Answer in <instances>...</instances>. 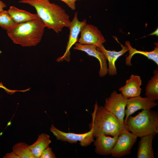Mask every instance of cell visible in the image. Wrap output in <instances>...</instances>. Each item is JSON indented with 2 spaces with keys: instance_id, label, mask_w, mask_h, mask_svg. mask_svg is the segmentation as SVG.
I'll use <instances>...</instances> for the list:
<instances>
[{
  "instance_id": "1",
  "label": "cell",
  "mask_w": 158,
  "mask_h": 158,
  "mask_svg": "<svg viewBox=\"0 0 158 158\" xmlns=\"http://www.w3.org/2000/svg\"><path fill=\"white\" fill-rule=\"evenodd\" d=\"M19 2L33 7L48 29L59 33L64 27H69L71 21L69 15L61 6L49 0H20Z\"/></svg>"
},
{
  "instance_id": "2",
  "label": "cell",
  "mask_w": 158,
  "mask_h": 158,
  "mask_svg": "<svg viewBox=\"0 0 158 158\" xmlns=\"http://www.w3.org/2000/svg\"><path fill=\"white\" fill-rule=\"evenodd\" d=\"M46 27L39 18L17 24L6 32L13 42L23 47L35 46L41 40Z\"/></svg>"
},
{
  "instance_id": "3",
  "label": "cell",
  "mask_w": 158,
  "mask_h": 158,
  "mask_svg": "<svg viewBox=\"0 0 158 158\" xmlns=\"http://www.w3.org/2000/svg\"><path fill=\"white\" fill-rule=\"evenodd\" d=\"M92 122L89 124L94 138L100 134L114 137L119 135L125 128L118 118L104 106H98L97 102L92 114Z\"/></svg>"
},
{
  "instance_id": "4",
  "label": "cell",
  "mask_w": 158,
  "mask_h": 158,
  "mask_svg": "<svg viewBox=\"0 0 158 158\" xmlns=\"http://www.w3.org/2000/svg\"><path fill=\"white\" fill-rule=\"evenodd\" d=\"M125 129L138 137L158 133V113L144 109L134 116H130L124 125Z\"/></svg>"
},
{
  "instance_id": "5",
  "label": "cell",
  "mask_w": 158,
  "mask_h": 158,
  "mask_svg": "<svg viewBox=\"0 0 158 158\" xmlns=\"http://www.w3.org/2000/svg\"><path fill=\"white\" fill-rule=\"evenodd\" d=\"M128 99L121 93H118L115 90H114L110 96L106 99L104 106L106 109L118 118L124 126L125 109Z\"/></svg>"
},
{
  "instance_id": "6",
  "label": "cell",
  "mask_w": 158,
  "mask_h": 158,
  "mask_svg": "<svg viewBox=\"0 0 158 158\" xmlns=\"http://www.w3.org/2000/svg\"><path fill=\"white\" fill-rule=\"evenodd\" d=\"M137 138L134 134L125 129L119 135L112 150L111 156L114 157H120L130 154Z\"/></svg>"
},
{
  "instance_id": "7",
  "label": "cell",
  "mask_w": 158,
  "mask_h": 158,
  "mask_svg": "<svg viewBox=\"0 0 158 158\" xmlns=\"http://www.w3.org/2000/svg\"><path fill=\"white\" fill-rule=\"evenodd\" d=\"M50 130L58 140L68 142L71 143H76L79 141L80 145L83 147L89 145L94 141L92 129L89 131L83 134L67 133L59 130L52 124Z\"/></svg>"
},
{
  "instance_id": "8",
  "label": "cell",
  "mask_w": 158,
  "mask_h": 158,
  "mask_svg": "<svg viewBox=\"0 0 158 158\" xmlns=\"http://www.w3.org/2000/svg\"><path fill=\"white\" fill-rule=\"evenodd\" d=\"M86 24V19H84L82 21L79 20L78 17V13L77 12H75L68 28L70 30V33L66 51L62 56L57 59L56 61H65L69 62L70 61V49L78 41L79 34L83 27Z\"/></svg>"
},
{
  "instance_id": "9",
  "label": "cell",
  "mask_w": 158,
  "mask_h": 158,
  "mask_svg": "<svg viewBox=\"0 0 158 158\" xmlns=\"http://www.w3.org/2000/svg\"><path fill=\"white\" fill-rule=\"evenodd\" d=\"M78 43L84 44L93 45L97 47L106 42L101 32L98 28L92 25L85 24L80 32Z\"/></svg>"
},
{
  "instance_id": "10",
  "label": "cell",
  "mask_w": 158,
  "mask_h": 158,
  "mask_svg": "<svg viewBox=\"0 0 158 158\" xmlns=\"http://www.w3.org/2000/svg\"><path fill=\"white\" fill-rule=\"evenodd\" d=\"M158 105L157 103L147 97H142L140 96L128 98L125 110L126 115L124 119V125L128 117L140 109H151Z\"/></svg>"
},
{
  "instance_id": "11",
  "label": "cell",
  "mask_w": 158,
  "mask_h": 158,
  "mask_svg": "<svg viewBox=\"0 0 158 158\" xmlns=\"http://www.w3.org/2000/svg\"><path fill=\"white\" fill-rule=\"evenodd\" d=\"M73 47L75 50L84 51L90 56H93L99 60L100 68L99 72V76L101 77L105 76L108 73L107 59L104 54L98 50L97 47L93 45L84 44L76 42Z\"/></svg>"
},
{
  "instance_id": "12",
  "label": "cell",
  "mask_w": 158,
  "mask_h": 158,
  "mask_svg": "<svg viewBox=\"0 0 158 158\" xmlns=\"http://www.w3.org/2000/svg\"><path fill=\"white\" fill-rule=\"evenodd\" d=\"M119 135L111 137L103 134H100L94 141L95 152L101 155H111L112 150L115 145Z\"/></svg>"
},
{
  "instance_id": "13",
  "label": "cell",
  "mask_w": 158,
  "mask_h": 158,
  "mask_svg": "<svg viewBox=\"0 0 158 158\" xmlns=\"http://www.w3.org/2000/svg\"><path fill=\"white\" fill-rule=\"evenodd\" d=\"M142 81L140 76L132 74L126 80L125 85L120 87L119 90L128 98L140 96L142 90L140 87Z\"/></svg>"
},
{
  "instance_id": "14",
  "label": "cell",
  "mask_w": 158,
  "mask_h": 158,
  "mask_svg": "<svg viewBox=\"0 0 158 158\" xmlns=\"http://www.w3.org/2000/svg\"><path fill=\"white\" fill-rule=\"evenodd\" d=\"M120 44L122 49L118 51L107 50L103 44L97 47L98 50L104 54L108 61V73L109 75L114 76L117 74V71L115 66V62L119 57L128 51V48L126 46H124Z\"/></svg>"
},
{
  "instance_id": "15",
  "label": "cell",
  "mask_w": 158,
  "mask_h": 158,
  "mask_svg": "<svg viewBox=\"0 0 158 158\" xmlns=\"http://www.w3.org/2000/svg\"><path fill=\"white\" fill-rule=\"evenodd\" d=\"M155 136L150 135L140 137L138 144L137 158H154L152 142Z\"/></svg>"
},
{
  "instance_id": "16",
  "label": "cell",
  "mask_w": 158,
  "mask_h": 158,
  "mask_svg": "<svg viewBox=\"0 0 158 158\" xmlns=\"http://www.w3.org/2000/svg\"><path fill=\"white\" fill-rule=\"evenodd\" d=\"M156 47L154 49L151 51H144L138 50L133 48L131 46L129 41L125 42V44L128 47L129 51L128 55L125 59L126 64V65L130 66L132 65L131 60L132 56L137 54H142L146 56L149 59L154 61L156 64L158 65V42L154 43Z\"/></svg>"
},
{
  "instance_id": "17",
  "label": "cell",
  "mask_w": 158,
  "mask_h": 158,
  "mask_svg": "<svg viewBox=\"0 0 158 158\" xmlns=\"http://www.w3.org/2000/svg\"><path fill=\"white\" fill-rule=\"evenodd\" d=\"M7 11L13 20L16 24L23 23L39 18L37 14L19 9L13 6H11Z\"/></svg>"
},
{
  "instance_id": "18",
  "label": "cell",
  "mask_w": 158,
  "mask_h": 158,
  "mask_svg": "<svg viewBox=\"0 0 158 158\" xmlns=\"http://www.w3.org/2000/svg\"><path fill=\"white\" fill-rule=\"evenodd\" d=\"M49 136L42 133L39 135L36 141L29 145L30 149L34 158H40L43 151L51 143Z\"/></svg>"
},
{
  "instance_id": "19",
  "label": "cell",
  "mask_w": 158,
  "mask_h": 158,
  "mask_svg": "<svg viewBox=\"0 0 158 158\" xmlns=\"http://www.w3.org/2000/svg\"><path fill=\"white\" fill-rule=\"evenodd\" d=\"M153 76L148 81L145 88V95L152 101L158 99V70L153 71Z\"/></svg>"
},
{
  "instance_id": "20",
  "label": "cell",
  "mask_w": 158,
  "mask_h": 158,
  "mask_svg": "<svg viewBox=\"0 0 158 158\" xmlns=\"http://www.w3.org/2000/svg\"><path fill=\"white\" fill-rule=\"evenodd\" d=\"M12 149L16 158H34L29 145L25 142L16 144L13 145Z\"/></svg>"
},
{
  "instance_id": "21",
  "label": "cell",
  "mask_w": 158,
  "mask_h": 158,
  "mask_svg": "<svg viewBox=\"0 0 158 158\" xmlns=\"http://www.w3.org/2000/svg\"><path fill=\"white\" fill-rule=\"evenodd\" d=\"M17 24L13 20L7 11L4 10L0 12V26L8 30Z\"/></svg>"
},
{
  "instance_id": "22",
  "label": "cell",
  "mask_w": 158,
  "mask_h": 158,
  "mask_svg": "<svg viewBox=\"0 0 158 158\" xmlns=\"http://www.w3.org/2000/svg\"><path fill=\"white\" fill-rule=\"evenodd\" d=\"M56 156L49 146L42 152L40 158H55Z\"/></svg>"
},
{
  "instance_id": "23",
  "label": "cell",
  "mask_w": 158,
  "mask_h": 158,
  "mask_svg": "<svg viewBox=\"0 0 158 158\" xmlns=\"http://www.w3.org/2000/svg\"><path fill=\"white\" fill-rule=\"evenodd\" d=\"M64 3L72 10L74 11L76 9L75 2L81 0H60Z\"/></svg>"
},
{
  "instance_id": "24",
  "label": "cell",
  "mask_w": 158,
  "mask_h": 158,
  "mask_svg": "<svg viewBox=\"0 0 158 158\" xmlns=\"http://www.w3.org/2000/svg\"><path fill=\"white\" fill-rule=\"evenodd\" d=\"M6 7V4L2 1L0 0V12L4 11V9Z\"/></svg>"
},
{
  "instance_id": "25",
  "label": "cell",
  "mask_w": 158,
  "mask_h": 158,
  "mask_svg": "<svg viewBox=\"0 0 158 158\" xmlns=\"http://www.w3.org/2000/svg\"><path fill=\"white\" fill-rule=\"evenodd\" d=\"M156 35V36H158V29L157 28L156 30L153 32L151 33V34L147 35V36L148 35Z\"/></svg>"
},
{
  "instance_id": "26",
  "label": "cell",
  "mask_w": 158,
  "mask_h": 158,
  "mask_svg": "<svg viewBox=\"0 0 158 158\" xmlns=\"http://www.w3.org/2000/svg\"><path fill=\"white\" fill-rule=\"evenodd\" d=\"M2 86H3V85H2L1 84H0V87H2Z\"/></svg>"
}]
</instances>
